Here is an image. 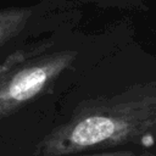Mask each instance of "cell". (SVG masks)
<instances>
[{"mask_svg": "<svg viewBox=\"0 0 156 156\" xmlns=\"http://www.w3.org/2000/svg\"><path fill=\"white\" fill-rule=\"evenodd\" d=\"M147 130L146 101H132L79 116L48 134L37 156H63L121 145Z\"/></svg>", "mask_w": 156, "mask_h": 156, "instance_id": "6da1fadb", "label": "cell"}, {"mask_svg": "<svg viewBox=\"0 0 156 156\" xmlns=\"http://www.w3.org/2000/svg\"><path fill=\"white\" fill-rule=\"evenodd\" d=\"M71 51L24 60L16 54L0 65V118L38 96L73 61Z\"/></svg>", "mask_w": 156, "mask_h": 156, "instance_id": "7a4b0ae2", "label": "cell"}, {"mask_svg": "<svg viewBox=\"0 0 156 156\" xmlns=\"http://www.w3.org/2000/svg\"><path fill=\"white\" fill-rule=\"evenodd\" d=\"M32 10L11 7L0 10V46L17 37L29 22Z\"/></svg>", "mask_w": 156, "mask_h": 156, "instance_id": "3957f363", "label": "cell"}, {"mask_svg": "<svg viewBox=\"0 0 156 156\" xmlns=\"http://www.w3.org/2000/svg\"><path fill=\"white\" fill-rule=\"evenodd\" d=\"M146 111H147V130L156 132V100H146Z\"/></svg>", "mask_w": 156, "mask_h": 156, "instance_id": "277c9868", "label": "cell"}, {"mask_svg": "<svg viewBox=\"0 0 156 156\" xmlns=\"http://www.w3.org/2000/svg\"><path fill=\"white\" fill-rule=\"evenodd\" d=\"M84 156H135V155L129 151H111V152L90 154V155H84Z\"/></svg>", "mask_w": 156, "mask_h": 156, "instance_id": "5b68a950", "label": "cell"}]
</instances>
